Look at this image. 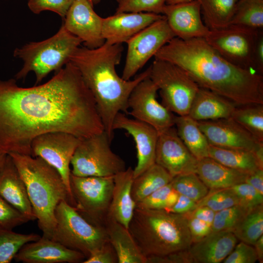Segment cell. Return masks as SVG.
Masks as SVG:
<instances>
[{
    "mask_svg": "<svg viewBox=\"0 0 263 263\" xmlns=\"http://www.w3.org/2000/svg\"><path fill=\"white\" fill-rule=\"evenodd\" d=\"M104 131L94 98L70 61L41 85L0 80V151L31 155V143L41 134L62 132L82 139Z\"/></svg>",
    "mask_w": 263,
    "mask_h": 263,
    "instance_id": "1",
    "label": "cell"
},
{
    "mask_svg": "<svg viewBox=\"0 0 263 263\" xmlns=\"http://www.w3.org/2000/svg\"><path fill=\"white\" fill-rule=\"evenodd\" d=\"M154 57L177 65L200 87L237 106L263 104V76L229 62L204 38L183 40L175 37Z\"/></svg>",
    "mask_w": 263,
    "mask_h": 263,
    "instance_id": "2",
    "label": "cell"
},
{
    "mask_svg": "<svg viewBox=\"0 0 263 263\" xmlns=\"http://www.w3.org/2000/svg\"><path fill=\"white\" fill-rule=\"evenodd\" d=\"M123 48L121 44L104 43L95 49L79 47L70 61L79 70L95 100L104 129L111 140L114 118L119 113H128L129 96L135 86L149 77L150 66L133 79L126 80L118 75Z\"/></svg>",
    "mask_w": 263,
    "mask_h": 263,
    "instance_id": "3",
    "label": "cell"
},
{
    "mask_svg": "<svg viewBox=\"0 0 263 263\" xmlns=\"http://www.w3.org/2000/svg\"><path fill=\"white\" fill-rule=\"evenodd\" d=\"M23 179L42 236L51 239L56 225L55 211L61 201L75 204L58 171L39 157L8 153Z\"/></svg>",
    "mask_w": 263,
    "mask_h": 263,
    "instance_id": "4",
    "label": "cell"
},
{
    "mask_svg": "<svg viewBox=\"0 0 263 263\" xmlns=\"http://www.w3.org/2000/svg\"><path fill=\"white\" fill-rule=\"evenodd\" d=\"M128 229L146 257L185 250L192 243L186 213L135 207Z\"/></svg>",
    "mask_w": 263,
    "mask_h": 263,
    "instance_id": "5",
    "label": "cell"
},
{
    "mask_svg": "<svg viewBox=\"0 0 263 263\" xmlns=\"http://www.w3.org/2000/svg\"><path fill=\"white\" fill-rule=\"evenodd\" d=\"M82 41L61 26L53 36L43 41L32 42L14 51V56L23 61L16 74V79L24 78L31 72L36 75V84L50 73L58 71L70 61V57Z\"/></svg>",
    "mask_w": 263,
    "mask_h": 263,
    "instance_id": "6",
    "label": "cell"
},
{
    "mask_svg": "<svg viewBox=\"0 0 263 263\" xmlns=\"http://www.w3.org/2000/svg\"><path fill=\"white\" fill-rule=\"evenodd\" d=\"M55 218L56 225L51 239L81 252L86 259L109 242L104 226L88 222L66 201H61L57 206Z\"/></svg>",
    "mask_w": 263,
    "mask_h": 263,
    "instance_id": "7",
    "label": "cell"
},
{
    "mask_svg": "<svg viewBox=\"0 0 263 263\" xmlns=\"http://www.w3.org/2000/svg\"><path fill=\"white\" fill-rule=\"evenodd\" d=\"M103 132L81 139L72 157L71 173L80 177L114 176L125 170V161L111 149Z\"/></svg>",
    "mask_w": 263,
    "mask_h": 263,
    "instance_id": "8",
    "label": "cell"
},
{
    "mask_svg": "<svg viewBox=\"0 0 263 263\" xmlns=\"http://www.w3.org/2000/svg\"><path fill=\"white\" fill-rule=\"evenodd\" d=\"M150 78L160 92L162 104L178 115H188L200 87L182 68L155 58L150 66Z\"/></svg>",
    "mask_w": 263,
    "mask_h": 263,
    "instance_id": "9",
    "label": "cell"
},
{
    "mask_svg": "<svg viewBox=\"0 0 263 263\" xmlns=\"http://www.w3.org/2000/svg\"><path fill=\"white\" fill-rule=\"evenodd\" d=\"M113 177H80L71 173L70 184L75 207L94 225H104L112 199Z\"/></svg>",
    "mask_w": 263,
    "mask_h": 263,
    "instance_id": "10",
    "label": "cell"
},
{
    "mask_svg": "<svg viewBox=\"0 0 263 263\" xmlns=\"http://www.w3.org/2000/svg\"><path fill=\"white\" fill-rule=\"evenodd\" d=\"M262 31L229 24L223 28L210 30L204 38L229 62L241 68L256 73L254 55L259 35Z\"/></svg>",
    "mask_w": 263,
    "mask_h": 263,
    "instance_id": "11",
    "label": "cell"
},
{
    "mask_svg": "<svg viewBox=\"0 0 263 263\" xmlns=\"http://www.w3.org/2000/svg\"><path fill=\"white\" fill-rule=\"evenodd\" d=\"M175 35L164 17L129 39L122 78L131 79L152 56Z\"/></svg>",
    "mask_w": 263,
    "mask_h": 263,
    "instance_id": "12",
    "label": "cell"
},
{
    "mask_svg": "<svg viewBox=\"0 0 263 263\" xmlns=\"http://www.w3.org/2000/svg\"><path fill=\"white\" fill-rule=\"evenodd\" d=\"M80 140L72 134L55 132L38 136L33 139L31 145V156L41 158L58 171L75 204L70 188V166Z\"/></svg>",
    "mask_w": 263,
    "mask_h": 263,
    "instance_id": "13",
    "label": "cell"
},
{
    "mask_svg": "<svg viewBox=\"0 0 263 263\" xmlns=\"http://www.w3.org/2000/svg\"><path fill=\"white\" fill-rule=\"evenodd\" d=\"M158 89L150 76L132 92L128 102L133 118L149 124L158 132L174 126L175 116L157 99Z\"/></svg>",
    "mask_w": 263,
    "mask_h": 263,
    "instance_id": "14",
    "label": "cell"
},
{
    "mask_svg": "<svg viewBox=\"0 0 263 263\" xmlns=\"http://www.w3.org/2000/svg\"><path fill=\"white\" fill-rule=\"evenodd\" d=\"M198 160L189 151L178 136L174 126L158 134L155 152V163L174 177L195 173Z\"/></svg>",
    "mask_w": 263,
    "mask_h": 263,
    "instance_id": "15",
    "label": "cell"
},
{
    "mask_svg": "<svg viewBox=\"0 0 263 263\" xmlns=\"http://www.w3.org/2000/svg\"><path fill=\"white\" fill-rule=\"evenodd\" d=\"M113 128V131L125 130L135 142L137 162L133 169L134 178L155 163L159 133L153 127L135 118H131L120 112L114 118Z\"/></svg>",
    "mask_w": 263,
    "mask_h": 263,
    "instance_id": "16",
    "label": "cell"
},
{
    "mask_svg": "<svg viewBox=\"0 0 263 263\" xmlns=\"http://www.w3.org/2000/svg\"><path fill=\"white\" fill-rule=\"evenodd\" d=\"M64 19L63 26L84 42L86 47L95 49L102 46L103 18L94 10L88 0H75Z\"/></svg>",
    "mask_w": 263,
    "mask_h": 263,
    "instance_id": "17",
    "label": "cell"
},
{
    "mask_svg": "<svg viewBox=\"0 0 263 263\" xmlns=\"http://www.w3.org/2000/svg\"><path fill=\"white\" fill-rule=\"evenodd\" d=\"M197 122L210 145L253 152L263 145L230 117Z\"/></svg>",
    "mask_w": 263,
    "mask_h": 263,
    "instance_id": "18",
    "label": "cell"
},
{
    "mask_svg": "<svg viewBox=\"0 0 263 263\" xmlns=\"http://www.w3.org/2000/svg\"><path fill=\"white\" fill-rule=\"evenodd\" d=\"M162 14L175 37L188 40L205 38L209 29L203 22L197 0L175 4H166Z\"/></svg>",
    "mask_w": 263,
    "mask_h": 263,
    "instance_id": "19",
    "label": "cell"
},
{
    "mask_svg": "<svg viewBox=\"0 0 263 263\" xmlns=\"http://www.w3.org/2000/svg\"><path fill=\"white\" fill-rule=\"evenodd\" d=\"M162 14L145 12H123L103 18L102 34L109 44L126 43L137 33L163 18Z\"/></svg>",
    "mask_w": 263,
    "mask_h": 263,
    "instance_id": "20",
    "label": "cell"
},
{
    "mask_svg": "<svg viewBox=\"0 0 263 263\" xmlns=\"http://www.w3.org/2000/svg\"><path fill=\"white\" fill-rule=\"evenodd\" d=\"M86 259L81 252L42 236L25 244L14 259L24 263H83Z\"/></svg>",
    "mask_w": 263,
    "mask_h": 263,
    "instance_id": "21",
    "label": "cell"
},
{
    "mask_svg": "<svg viewBox=\"0 0 263 263\" xmlns=\"http://www.w3.org/2000/svg\"><path fill=\"white\" fill-rule=\"evenodd\" d=\"M238 239L229 231L211 232L186 250L190 263H220L231 252Z\"/></svg>",
    "mask_w": 263,
    "mask_h": 263,
    "instance_id": "22",
    "label": "cell"
},
{
    "mask_svg": "<svg viewBox=\"0 0 263 263\" xmlns=\"http://www.w3.org/2000/svg\"><path fill=\"white\" fill-rule=\"evenodd\" d=\"M0 195L30 221L36 219L25 184L8 154L0 171Z\"/></svg>",
    "mask_w": 263,
    "mask_h": 263,
    "instance_id": "23",
    "label": "cell"
},
{
    "mask_svg": "<svg viewBox=\"0 0 263 263\" xmlns=\"http://www.w3.org/2000/svg\"><path fill=\"white\" fill-rule=\"evenodd\" d=\"M114 187L108 217L128 229L136 207L132 196L133 169H126L114 177Z\"/></svg>",
    "mask_w": 263,
    "mask_h": 263,
    "instance_id": "24",
    "label": "cell"
},
{
    "mask_svg": "<svg viewBox=\"0 0 263 263\" xmlns=\"http://www.w3.org/2000/svg\"><path fill=\"white\" fill-rule=\"evenodd\" d=\"M237 106L228 99L200 87L191 103L188 115L197 121L230 117Z\"/></svg>",
    "mask_w": 263,
    "mask_h": 263,
    "instance_id": "25",
    "label": "cell"
},
{
    "mask_svg": "<svg viewBox=\"0 0 263 263\" xmlns=\"http://www.w3.org/2000/svg\"><path fill=\"white\" fill-rule=\"evenodd\" d=\"M196 173L209 190L231 188L245 182L248 175L228 168L209 156L198 160Z\"/></svg>",
    "mask_w": 263,
    "mask_h": 263,
    "instance_id": "26",
    "label": "cell"
},
{
    "mask_svg": "<svg viewBox=\"0 0 263 263\" xmlns=\"http://www.w3.org/2000/svg\"><path fill=\"white\" fill-rule=\"evenodd\" d=\"M104 226L116 254L118 263H146V257L128 228L109 217Z\"/></svg>",
    "mask_w": 263,
    "mask_h": 263,
    "instance_id": "27",
    "label": "cell"
},
{
    "mask_svg": "<svg viewBox=\"0 0 263 263\" xmlns=\"http://www.w3.org/2000/svg\"><path fill=\"white\" fill-rule=\"evenodd\" d=\"M174 126L179 137L198 160L208 157L210 144L197 121L188 115H177Z\"/></svg>",
    "mask_w": 263,
    "mask_h": 263,
    "instance_id": "28",
    "label": "cell"
},
{
    "mask_svg": "<svg viewBox=\"0 0 263 263\" xmlns=\"http://www.w3.org/2000/svg\"><path fill=\"white\" fill-rule=\"evenodd\" d=\"M208 156L228 168L247 174L258 169H263L254 152L247 150L221 148L210 145Z\"/></svg>",
    "mask_w": 263,
    "mask_h": 263,
    "instance_id": "29",
    "label": "cell"
},
{
    "mask_svg": "<svg viewBox=\"0 0 263 263\" xmlns=\"http://www.w3.org/2000/svg\"><path fill=\"white\" fill-rule=\"evenodd\" d=\"M172 177L163 168L155 163L133 179L132 196L137 203L160 188L169 184Z\"/></svg>",
    "mask_w": 263,
    "mask_h": 263,
    "instance_id": "30",
    "label": "cell"
},
{
    "mask_svg": "<svg viewBox=\"0 0 263 263\" xmlns=\"http://www.w3.org/2000/svg\"><path fill=\"white\" fill-rule=\"evenodd\" d=\"M205 24L210 30L223 28L230 23L238 0H197Z\"/></svg>",
    "mask_w": 263,
    "mask_h": 263,
    "instance_id": "31",
    "label": "cell"
},
{
    "mask_svg": "<svg viewBox=\"0 0 263 263\" xmlns=\"http://www.w3.org/2000/svg\"><path fill=\"white\" fill-rule=\"evenodd\" d=\"M231 232L237 239L253 245L263 235V204L248 210Z\"/></svg>",
    "mask_w": 263,
    "mask_h": 263,
    "instance_id": "32",
    "label": "cell"
},
{
    "mask_svg": "<svg viewBox=\"0 0 263 263\" xmlns=\"http://www.w3.org/2000/svg\"><path fill=\"white\" fill-rule=\"evenodd\" d=\"M230 118L258 141L263 142V104L237 106Z\"/></svg>",
    "mask_w": 263,
    "mask_h": 263,
    "instance_id": "33",
    "label": "cell"
},
{
    "mask_svg": "<svg viewBox=\"0 0 263 263\" xmlns=\"http://www.w3.org/2000/svg\"><path fill=\"white\" fill-rule=\"evenodd\" d=\"M230 24L263 30V0H238Z\"/></svg>",
    "mask_w": 263,
    "mask_h": 263,
    "instance_id": "34",
    "label": "cell"
},
{
    "mask_svg": "<svg viewBox=\"0 0 263 263\" xmlns=\"http://www.w3.org/2000/svg\"><path fill=\"white\" fill-rule=\"evenodd\" d=\"M37 234H21L0 227V263H10L26 244L38 240Z\"/></svg>",
    "mask_w": 263,
    "mask_h": 263,
    "instance_id": "35",
    "label": "cell"
},
{
    "mask_svg": "<svg viewBox=\"0 0 263 263\" xmlns=\"http://www.w3.org/2000/svg\"><path fill=\"white\" fill-rule=\"evenodd\" d=\"M170 184L173 189L179 194L187 196L197 203L209 190L195 173L176 176L172 178Z\"/></svg>",
    "mask_w": 263,
    "mask_h": 263,
    "instance_id": "36",
    "label": "cell"
},
{
    "mask_svg": "<svg viewBox=\"0 0 263 263\" xmlns=\"http://www.w3.org/2000/svg\"><path fill=\"white\" fill-rule=\"evenodd\" d=\"M240 201L231 188L209 190L197 203L198 206L207 207L215 212L239 205Z\"/></svg>",
    "mask_w": 263,
    "mask_h": 263,
    "instance_id": "37",
    "label": "cell"
},
{
    "mask_svg": "<svg viewBox=\"0 0 263 263\" xmlns=\"http://www.w3.org/2000/svg\"><path fill=\"white\" fill-rule=\"evenodd\" d=\"M249 210L238 205L216 212L211 225L212 232L231 231Z\"/></svg>",
    "mask_w": 263,
    "mask_h": 263,
    "instance_id": "38",
    "label": "cell"
},
{
    "mask_svg": "<svg viewBox=\"0 0 263 263\" xmlns=\"http://www.w3.org/2000/svg\"><path fill=\"white\" fill-rule=\"evenodd\" d=\"M167 0H116L118 6L116 13L145 12L162 14Z\"/></svg>",
    "mask_w": 263,
    "mask_h": 263,
    "instance_id": "39",
    "label": "cell"
},
{
    "mask_svg": "<svg viewBox=\"0 0 263 263\" xmlns=\"http://www.w3.org/2000/svg\"><path fill=\"white\" fill-rule=\"evenodd\" d=\"M30 220L0 195V227L12 230Z\"/></svg>",
    "mask_w": 263,
    "mask_h": 263,
    "instance_id": "40",
    "label": "cell"
},
{
    "mask_svg": "<svg viewBox=\"0 0 263 263\" xmlns=\"http://www.w3.org/2000/svg\"><path fill=\"white\" fill-rule=\"evenodd\" d=\"M75 0H29L27 5L35 14L43 11L56 13L62 18L66 16L70 7Z\"/></svg>",
    "mask_w": 263,
    "mask_h": 263,
    "instance_id": "41",
    "label": "cell"
},
{
    "mask_svg": "<svg viewBox=\"0 0 263 263\" xmlns=\"http://www.w3.org/2000/svg\"><path fill=\"white\" fill-rule=\"evenodd\" d=\"M231 188L239 199V205L244 207L251 209L263 204V194L250 185L244 182L237 184Z\"/></svg>",
    "mask_w": 263,
    "mask_h": 263,
    "instance_id": "42",
    "label": "cell"
},
{
    "mask_svg": "<svg viewBox=\"0 0 263 263\" xmlns=\"http://www.w3.org/2000/svg\"><path fill=\"white\" fill-rule=\"evenodd\" d=\"M173 190L170 184L157 189L136 204V207L148 209H165L169 195Z\"/></svg>",
    "mask_w": 263,
    "mask_h": 263,
    "instance_id": "43",
    "label": "cell"
},
{
    "mask_svg": "<svg viewBox=\"0 0 263 263\" xmlns=\"http://www.w3.org/2000/svg\"><path fill=\"white\" fill-rule=\"evenodd\" d=\"M258 261L254 247L243 242L237 244L224 263H255Z\"/></svg>",
    "mask_w": 263,
    "mask_h": 263,
    "instance_id": "44",
    "label": "cell"
},
{
    "mask_svg": "<svg viewBox=\"0 0 263 263\" xmlns=\"http://www.w3.org/2000/svg\"><path fill=\"white\" fill-rule=\"evenodd\" d=\"M186 214L192 243L201 240L212 232L211 225L195 217L190 212Z\"/></svg>",
    "mask_w": 263,
    "mask_h": 263,
    "instance_id": "45",
    "label": "cell"
},
{
    "mask_svg": "<svg viewBox=\"0 0 263 263\" xmlns=\"http://www.w3.org/2000/svg\"><path fill=\"white\" fill-rule=\"evenodd\" d=\"M118 259L110 242L94 252L83 263H117Z\"/></svg>",
    "mask_w": 263,
    "mask_h": 263,
    "instance_id": "46",
    "label": "cell"
},
{
    "mask_svg": "<svg viewBox=\"0 0 263 263\" xmlns=\"http://www.w3.org/2000/svg\"><path fill=\"white\" fill-rule=\"evenodd\" d=\"M197 207V202L187 196L179 194L176 203L167 210L175 213L185 214L193 211Z\"/></svg>",
    "mask_w": 263,
    "mask_h": 263,
    "instance_id": "47",
    "label": "cell"
},
{
    "mask_svg": "<svg viewBox=\"0 0 263 263\" xmlns=\"http://www.w3.org/2000/svg\"><path fill=\"white\" fill-rule=\"evenodd\" d=\"M254 63L255 71L258 74H263V32L260 33L256 45Z\"/></svg>",
    "mask_w": 263,
    "mask_h": 263,
    "instance_id": "48",
    "label": "cell"
},
{
    "mask_svg": "<svg viewBox=\"0 0 263 263\" xmlns=\"http://www.w3.org/2000/svg\"><path fill=\"white\" fill-rule=\"evenodd\" d=\"M195 217L212 225L216 212L206 206H198L190 212Z\"/></svg>",
    "mask_w": 263,
    "mask_h": 263,
    "instance_id": "49",
    "label": "cell"
},
{
    "mask_svg": "<svg viewBox=\"0 0 263 263\" xmlns=\"http://www.w3.org/2000/svg\"><path fill=\"white\" fill-rule=\"evenodd\" d=\"M245 182L263 194V169H258L248 174Z\"/></svg>",
    "mask_w": 263,
    "mask_h": 263,
    "instance_id": "50",
    "label": "cell"
},
{
    "mask_svg": "<svg viewBox=\"0 0 263 263\" xmlns=\"http://www.w3.org/2000/svg\"><path fill=\"white\" fill-rule=\"evenodd\" d=\"M258 261L260 263L263 262V235L261 236L255 242L254 244Z\"/></svg>",
    "mask_w": 263,
    "mask_h": 263,
    "instance_id": "51",
    "label": "cell"
},
{
    "mask_svg": "<svg viewBox=\"0 0 263 263\" xmlns=\"http://www.w3.org/2000/svg\"><path fill=\"white\" fill-rule=\"evenodd\" d=\"M179 196V194L173 189L168 196L165 210L169 209L176 203Z\"/></svg>",
    "mask_w": 263,
    "mask_h": 263,
    "instance_id": "52",
    "label": "cell"
},
{
    "mask_svg": "<svg viewBox=\"0 0 263 263\" xmlns=\"http://www.w3.org/2000/svg\"><path fill=\"white\" fill-rule=\"evenodd\" d=\"M7 154L0 151V171L2 169L5 162Z\"/></svg>",
    "mask_w": 263,
    "mask_h": 263,
    "instance_id": "53",
    "label": "cell"
},
{
    "mask_svg": "<svg viewBox=\"0 0 263 263\" xmlns=\"http://www.w3.org/2000/svg\"><path fill=\"white\" fill-rule=\"evenodd\" d=\"M194 0H167L166 4H175L181 3L188 2Z\"/></svg>",
    "mask_w": 263,
    "mask_h": 263,
    "instance_id": "54",
    "label": "cell"
},
{
    "mask_svg": "<svg viewBox=\"0 0 263 263\" xmlns=\"http://www.w3.org/2000/svg\"><path fill=\"white\" fill-rule=\"evenodd\" d=\"M93 6L99 3L100 0H88Z\"/></svg>",
    "mask_w": 263,
    "mask_h": 263,
    "instance_id": "55",
    "label": "cell"
}]
</instances>
